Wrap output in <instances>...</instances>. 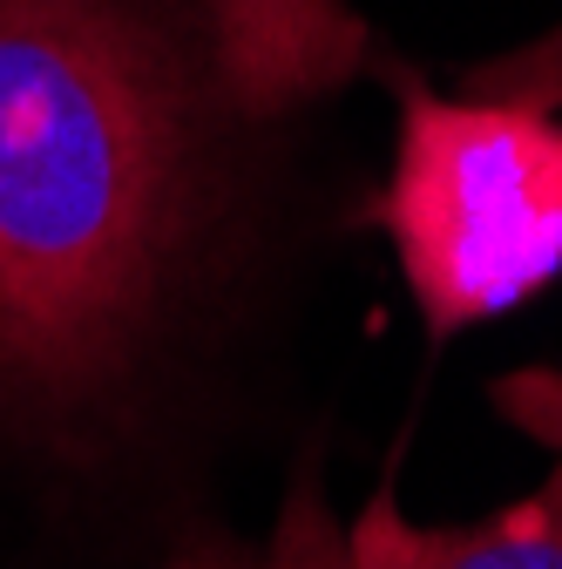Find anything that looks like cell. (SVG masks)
<instances>
[{"instance_id":"3","label":"cell","mask_w":562,"mask_h":569,"mask_svg":"<svg viewBox=\"0 0 562 569\" xmlns=\"http://www.w3.org/2000/svg\"><path fill=\"white\" fill-rule=\"evenodd\" d=\"M163 569H562V455L535 495L448 529L413 522L393 495V475L367 495L360 516H332L319 475L299 468L264 542L197 529Z\"/></svg>"},{"instance_id":"2","label":"cell","mask_w":562,"mask_h":569,"mask_svg":"<svg viewBox=\"0 0 562 569\" xmlns=\"http://www.w3.org/2000/svg\"><path fill=\"white\" fill-rule=\"evenodd\" d=\"M555 82L400 89L393 170L373 203L434 339L509 319L562 278V116Z\"/></svg>"},{"instance_id":"4","label":"cell","mask_w":562,"mask_h":569,"mask_svg":"<svg viewBox=\"0 0 562 569\" xmlns=\"http://www.w3.org/2000/svg\"><path fill=\"white\" fill-rule=\"evenodd\" d=\"M495 413L509 427H522L529 441H542L549 455H562V367H522V373H502L488 387Z\"/></svg>"},{"instance_id":"1","label":"cell","mask_w":562,"mask_h":569,"mask_svg":"<svg viewBox=\"0 0 562 569\" xmlns=\"http://www.w3.org/2000/svg\"><path fill=\"white\" fill-rule=\"evenodd\" d=\"M360 61L345 0H0V448L89 468L122 441L231 129Z\"/></svg>"}]
</instances>
